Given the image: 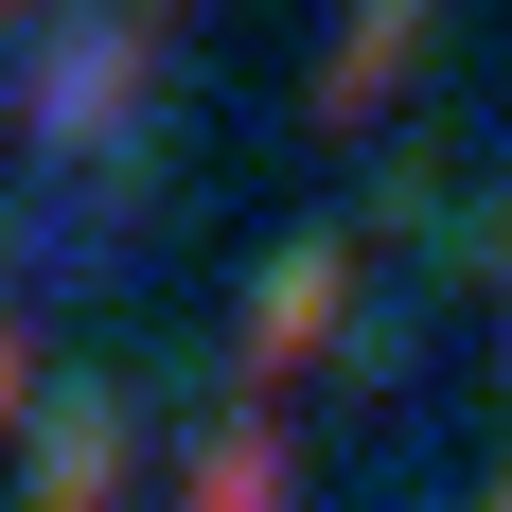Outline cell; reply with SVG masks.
Here are the masks:
<instances>
[{
    "label": "cell",
    "instance_id": "obj_4",
    "mask_svg": "<svg viewBox=\"0 0 512 512\" xmlns=\"http://www.w3.org/2000/svg\"><path fill=\"white\" fill-rule=\"evenodd\" d=\"M407 18H424V0H371V18H354V53H336V106H371L389 71H407Z\"/></svg>",
    "mask_w": 512,
    "mask_h": 512
},
{
    "label": "cell",
    "instance_id": "obj_2",
    "mask_svg": "<svg viewBox=\"0 0 512 512\" xmlns=\"http://www.w3.org/2000/svg\"><path fill=\"white\" fill-rule=\"evenodd\" d=\"M195 512H283V442H265V424H212V460H195Z\"/></svg>",
    "mask_w": 512,
    "mask_h": 512
},
{
    "label": "cell",
    "instance_id": "obj_3",
    "mask_svg": "<svg viewBox=\"0 0 512 512\" xmlns=\"http://www.w3.org/2000/svg\"><path fill=\"white\" fill-rule=\"evenodd\" d=\"M318 301H336V248H301L283 283H265V354H318Z\"/></svg>",
    "mask_w": 512,
    "mask_h": 512
},
{
    "label": "cell",
    "instance_id": "obj_5",
    "mask_svg": "<svg viewBox=\"0 0 512 512\" xmlns=\"http://www.w3.org/2000/svg\"><path fill=\"white\" fill-rule=\"evenodd\" d=\"M18 389H36V354H18V318H0V407H18Z\"/></svg>",
    "mask_w": 512,
    "mask_h": 512
},
{
    "label": "cell",
    "instance_id": "obj_1",
    "mask_svg": "<svg viewBox=\"0 0 512 512\" xmlns=\"http://www.w3.org/2000/svg\"><path fill=\"white\" fill-rule=\"evenodd\" d=\"M106 477H124V407L89 389V407L53 424V477H36V512H106Z\"/></svg>",
    "mask_w": 512,
    "mask_h": 512
}]
</instances>
